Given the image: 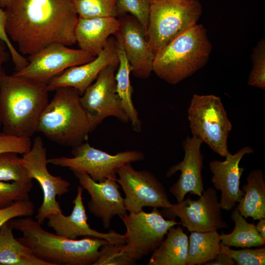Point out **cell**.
Instances as JSON below:
<instances>
[{
    "instance_id": "cell-1",
    "label": "cell",
    "mask_w": 265,
    "mask_h": 265,
    "mask_svg": "<svg viewBox=\"0 0 265 265\" xmlns=\"http://www.w3.org/2000/svg\"><path fill=\"white\" fill-rule=\"evenodd\" d=\"M6 33L23 55L53 43L72 46L79 16L72 0H10L5 8Z\"/></svg>"
},
{
    "instance_id": "cell-2",
    "label": "cell",
    "mask_w": 265,
    "mask_h": 265,
    "mask_svg": "<svg viewBox=\"0 0 265 265\" xmlns=\"http://www.w3.org/2000/svg\"><path fill=\"white\" fill-rule=\"evenodd\" d=\"M47 84L0 71V115L3 133L30 138L49 103Z\"/></svg>"
},
{
    "instance_id": "cell-3",
    "label": "cell",
    "mask_w": 265,
    "mask_h": 265,
    "mask_svg": "<svg viewBox=\"0 0 265 265\" xmlns=\"http://www.w3.org/2000/svg\"><path fill=\"white\" fill-rule=\"evenodd\" d=\"M9 222L23 234L18 240L49 265H93L101 246L108 242L93 237L71 239L50 233L31 216L13 218Z\"/></svg>"
},
{
    "instance_id": "cell-4",
    "label": "cell",
    "mask_w": 265,
    "mask_h": 265,
    "mask_svg": "<svg viewBox=\"0 0 265 265\" xmlns=\"http://www.w3.org/2000/svg\"><path fill=\"white\" fill-rule=\"evenodd\" d=\"M212 50L206 29L196 24L155 54L153 72L167 83L176 84L203 68Z\"/></svg>"
},
{
    "instance_id": "cell-5",
    "label": "cell",
    "mask_w": 265,
    "mask_h": 265,
    "mask_svg": "<svg viewBox=\"0 0 265 265\" xmlns=\"http://www.w3.org/2000/svg\"><path fill=\"white\" fill-rule=\"evenodd\" d=\"M42 112L36 132L59 145L74 147L87 140L92 132L76 88L61 87Z\"/></svg>"
},
{
    "instance_id": "cell-6",
    "label": "cell",
    "mask_w": 265,
    "mask_h": 265,
    "mask_svg": "<svg viewBox=\"0 0 265 265\" xmlns=\"http://www.w3.org/2000/svg\"><path fill=\"white\" fill-rule=\"evenodd\" d=\"M202 13L198 0H151L146 37L154 54L196 25Z\"/></svg>"
},
{
    "instance_id": "cell-7",
    "label": "cell",
    "mask_w": 265,
    "mask_h": 265,
    "mask_svg": "<svg viewBox=\"0 0 265 265\" xmlns=\"http://www.w3.org/2000/svg\"><path fill=\"white\" fill-rule=\"evenodd\" d=\"M187 114L192 136L222 157L230 153L227 142L232 125L220 97L211 94H193Z\"/></svg>"
},
{
    "instance_id": "cell-8",
    "label": "cell",
    "mask_w": 265,
    "mask_h": 265,
    "mask_svg": "<svg viewBox=\"0 0 265 265\" xmlns=\"http://www.w3.org/2000/svg\"><path fill=\"white\" fill-rule=\"evenodd\" d=\"M72 158L61 157L48 159V163L69 168L73 172L85 173L96 182L116 179L118 169L127 163L143 160L145 155L137 150H128L111 155L84 142L73 147Z\"/></svg>"
},
{
    "instance_id": "cell-9",
    "label": "cell",
    "mask_w": 265,
    "mask_h": 265,
    "mask_svg": "<svg viewBox=\"0 0 265 265\" xmlns=\"http://www.w3.org/2000/svg\"><path fill=\"white\" fill-rule=\"evenodd\" d=\"M126 226L123 249L137 261L153 252L161 243L169 229L181 225L175 219H165L158 208L150 212L142 211L119 217Z\"/></svg>"
},
{
    "instance_id": "cell-10",
    "label": "cell",
    "mask_w": 265,
    "mask_h": 265,
    "mask_svg": "<svg viewBox=\"0 0 265 265\" xmlns=\"http://www.w3.org/2000/svg\"><path fill=\"white\" fill-rule=\"evenodd\" d=\"M47 149L41 137H36L30 150L23 154L22 161L29 177L36 180L43 193V201L35 217L42 225L47 217L62 212L56 196L60 197L69 191L70 184L61 176L52 175L48 170Z\"/></svg>"
},
{
    "instance_id": "cell-11",
    "label": "cell",
    "mask_w": 265,
    "mask_h": 265,
    "mask_svg": "<svg viewBox=\"0 0 265 265\" xmlns=\"http://www.w3.org/2000/svg\"><path fill=\"white\" fill-rule=\"evenodd\" d=\"M221 210L217 190L210 187L198 199L188 197L180 203L172 204L170 208H163L160 212L169 219L179 217L188 232H207L229 228Z\"/></svg>"
},
{
    "instance_id": "cell-12",
    "label": "cell",
    "mask_w": 265,
    "mask_h": 265,
    "mask_svg": "<svg viewBox=\"0 0 265 265\" xmlns=\"http://www.w3.org/2000/svg\"><path fill=\"white\" fill-rule=\"evenodd\" d=\"M116 181L125 194L124 205L130 213L139 212L144 207L172 206L164 186L150 171L137 170L127 163L118 169Z\"/></svg>"
},
{
    "instance_id": "cell-13",
    "label": "cell",
    "mask_w": 265,
    "mask_h": 265,
    "mask_svg": "<svg viewBox=\"0 0 265 265\" xmlns=\"http://www.w3.org/2000/svg\"><path fill=\"white\" fill-rule=\"evenodd\" d=\"M95 57L80 49H71L61 43H53L29 55L27 65L13 74L47 84L66 69L88 62Z\"/></svg>"
},
{
    "instance_id": "cell-14",
    "label": "cell",
    "mask_w": 265,
    "mask_h": 265,
    "mask_svg": "<svg viewBox=\"0 0 265 265\" xmlns=\"http://www.w3.org/2000/svg\"><path fill=\"white\" fill-rule=\"evenodd\" d=\"M118 66L109 65L104 68L96 81L80 96V103L87 116L91 132L107 117H114L124 123L129 122L116 92L115 73Z\"/></svg>"
},
{
    "instance_id": "cell-15",
    "label": "cell",
    "mask_w": 265,
    "mask_h": 265,
    "mask_svg": "<svg viewBox=\"0 0 265 265\" xmlns=\"http://www.w3.org/2000/svg\"><path fill=\"white\" fill-rule=\"evenodd\" d=\"M119 26L114 34L117 43L123 50L137 78H148L153 72L155 54L147 40L141 24L133 16L125 14L117 17Z\"/></svg>"
},
{
    "instance_id": "cell-16",
    "label": "cell",
    "mask_w": 265,
    "mask_h": 265,
    "mask_svg": "<svg viewBox=\"0 0 265 265\" xmlns=\"http://www.w3.org/2000/svg\"><path fill=\"white\" fill-rule=\"evenodd\" d=\"M80 186L86 190L91 196L87 203L90 213L101 219L104 229L111 226L115 216L127 214L124 198L119 191L120 185L116 179H107L103 182H96L89 175L80 172H73Z\"/></svg>"
},
{
    "instance_id": "cell-17",
    "label": "cell",
    "mask_w": 265,
    "mask_h": 265,
    "mask_svg": "<svg viewBox=\"0 0 265 265\" xmlns=\"http://www.w3.org/2000/svg\"><path fill=\"white\" fill-rule=\"evenodd\" d=\"M202 141L192 136H187L183 142L185 155L183 160L171 166L166 176L169 178L178 171L181 172L178 181L169 188L177 203L182 202L189 193L201 196L204 190L202 170L204 157L201 151Z\"/></svg>"
},
{
    "instance_id": "cell-18",
    "label": "cell",
    "mask_w": 265,
    "mask_h": 265,
    "mask_svg": "<svg viewBox=\"0 0 265 265\" xmlns=\"http://www.w3.org/2000/svg\"><path fill=\"white\" fill-rule=\"evenodd\" d=\"M253 152L251 147L246 146L234 154L230 153L225 160L215 159L209 163L212 174L211 182L214 188L221 191L219 204L221 210L233 209L244 195L240 184L244 168L240 167L239 163L245 155Z\"/></svg>"
},
{
    "instance_id": "cell-19",
    "label": "cell",
    "mask_w": 265,
    "mask_h": 265,
    "mask_svg": "<svg viewBox=\"0 0 265 265\" xmlns=\"http://www.w3.org/2000/svg\"><path fill=\"white\" fill-rule=\"evenodd\" d=\"M119 63L116 41L115 38L110 37L106 47L93 60L66 69L48 82L47 90L50 92L61 87H71L82 95L104 68L118 66Z\"/></svg>"
},
{
    "instance_id": "cell-20",
    "label": "cell",
    "mask_w": 265,
    "mask_h": 265,
    "mask_svg": "<svg viewBox=\"0 0 265 265\" xmlns=\"http://www.w3.org/2000/svg\"><path fill=\"white\" fill-rule=\"evenodd\" d=\"M83 188L78 186L77 193L73 201L74 207L71 213L67 216L62 212L52 214L47 217V225L53 229L55 234L71 239L85 236L103 238L110 244L125 243L124 235L114 230L105 233L92 229L87 223L88 217L83 203Z\"/></svg>"
},
{
    "instance_id": "cell-21",
    "label": "cell",
    "mask_w": 265,
    "mask_h": 265,
    "mask_svg": "<svg viewBox=\"0 0 265 265\" xmlns=\"http://www.w3.org/2000/svg\"><path fill=\"white\" fill-rule=\"evenodd\" d=\"M119 26L118 18L115 17H79L75 29L76 43L80 49L96 56L106 47L109 36L114 35Z\"/></svg>"
},
{
    "instance_id": "cell-22",
    "label": "cell",
    "mask_w": 265,
    "mask_h": 265,
    "mask_svg": "<svg viewBox=\"0 0 265 265\" xmlns=\"http://www.w3.org/2000/svg\"><path fill=\"white\" fill-rule=\"evenodd\" d=\"M152 253L148 265H187L188 237L180 225L171 227Z\"/></svg>"
},
{
    "instance_id": "cell-23",
    "label": "cell",
    "mask_w": 265,
    "mask_h": 265,
    "mask_svg": "<svg viewBox=\"0 0 265 265\" xmlns=\"http://www.w3.org/2000/svg\"><path fill=\"white\" fill-rule=\"evenodd\" d=\"M247 183L242 186L244 192L236 209L245 218L253 220L265 218V182L262 170L255 169L246 178Z\"/></svg>"
},
{
    "instance_id": "cell-24",
    "label": "cell",
    "mask_w": 265,
    "mask_h": 265,
    "mask_svg": "<svg viewBox=\"0 0 265 265\" xmlns=\"http://www.w3.org/2000/svg\"><path fill=\"white\" fill-rule=\"evenodd\" d=\"M9 221L0 229V265H49L16 238Z\"/></svg>"
},
{
    "instance_id": "cell-25",
    "label": "cell",
    "mask_w": 265,
    "mask_h": 265,
    "mask_svg": "<svg viewBox=\"0 0 265 265\" xmlns=\"http://www.w3.org/2000/svg\"><path fill=\"white\" fill-rule=\"evenodd\" d=\"M119 63L115 74L116 92L121 100L122 106L131 122L133 130H141V123L138 113L133 103V87L130 80L131 66L122 47L116 42Z\"/></svg>"
},
{
    "instance_id": "cell-26",
    "label": "cell",
    "mask_w": 265,
    "mask_h": 265,
    "mask_svg": "<svg viewBox=\"0 0 265 265\" xmlns=\"http://www.w3.org/2000/svg\"><path fill=\"white\" fill-rule=\"evenodd\" d=\"M220 235L217 230L190 232L187 265H201L214 259L221 251Z\"/></svg>"
},
{
    "instance_id": "cell-27",
    "label": "cell",
    "mask_w": 265,
    "mask_h": 265,
    "mask_svg": "<svg viewBox=\"0 0 265 265\" xmlns=\"http://www.w3.org/2000/svg\"><path fill=\"white\" fill-rule=\"evenodd\" d=\"M230 217L235 223L234 228L229 234H220L222 244L237 248L261 247L265 244V239L257 230L256 225L248 223L236 208L232 212Z\"/></svg>"
},
{
    "instance_id": "cell-28",
    "label": "cell",
    "mask_w": 265,
    "mask_h": 265,
    "mask_svg": "<svg viewBox=\"0 0 265 265\" xmlns=\"http://www.w3.org/2000/svg\"><path fill=\"white\" fill-rule=\"evenodd\" d=\"M18 154L11 151L0 152V181L21 183L32 182L22 158Z\"/></svg>"
},
{
    "instance_id": "cell-29",
    "label": "cell",
    "mask_w": 265,
    "mask_h": 265,
    "mask_svg": "<svg viewBox=\"0 0 265 265\" xmlns=\"http://www.w3.org/2000/svg\"><path fill=\"white\" fill-rule=\"evenodd\" d=\"M78 16L85 19L118 17L115 0H72Z\"/></svg>"
},
{
    "instance_id": "cell-30",
    "label": "cell",
    "mask_w": 265,
    "mask_h": 265,
    "mask_svg": "<svg viewBox=\"0 0 265 265\" xmlns=\"http://www.w3.org/2000/svg\"><path fill=\"white\" fill-rule=\"evenodd\" d=\"M33 185L32 182L21 183L0 181V209L8 207L15 202L29 199Z\"/></svg>"
},
{
    "instance_id": "cell-31",
    "label": "cell",
    "mask_w": 265,
    "mask_h": 265,
    "mask_svg": "<svg viewBox=\"0 0 265 265\" xmlns=\"http://www.w3.org/2000/svg\"><path fill=\"white\" fill-rule=\"evenodd\" d=\"M151 0H115L118 17L128 14L134 17L147 32Z\"/></svg>"
},
{
    "instance_id": "cell-32",
    "label": "cell",
    "mask_w": 265,
    "mask_h": 265,
    "mask_svg": "<svg viewBox=\"0 0 265 265\" xmlns=\"http://www.w3.org/2000/svg\"><path fill=\"white\" fill-rule=\"evenodd\" d=\"M253 66L250 73L248 85L265 89V41L262 38L253 48L251 54Z\"/></svg>"
},
{
    "instance_id": "cell-33",
    "label": "cell",
    "mask_w": 265,
    "mask_h": 265,
    "mask_svg": "<svg viewBox=\"0 0 265 265\" xmlns=\"http://www.w3.org/2000/svg\"><path fill=\"white\" fill-rule=\"evenodd\" d=\"M122 244L108 242L102 246L98 259L93 265H135L137 261L123 249Z\"/></svg>"
},
{
    "instance_id": "cell-34",
    "label": "cell",
    "mask_w": 265,
    "mask_h": 265,
    "mask_svg": "<svg viewBox=\"0 0 265 265\" xmlns=\"http://www.w3.org/2000/svg\"><path fill=\"white\" fill-rule=\"evenodd\" d=\"M230 256L237 265H264L265 247L235 250L221 243V251Z\"/></svg>"
},
{
    "instance_id": "cell-35",
    "label": "cell",
    "mask_w": 265,
    "mask_h": 265,
    "mask_svg": "<svg viewBox=\"0 0 265 265\" xmlns=\"http://www.w3.org/2000/svg\"><path fill=\"white\" fill-rule=\"evenodd\" d=\"M34 211V205L29 199L17 201L8 207L0 209V229L6 222L17 217L31 216Z\"/></svg>"
},
{
    "instance_id": "cell-36",
    "label": "cell",
    "mask_w": 265,
    "mask_h": 265,
    "mask_svg": "<svg viewBox=\"0 0 265 265\" xmlns=\"http://www.w3.org/2000/svg\"><path fill=\"white\" fill-rule=\"evenodd\" d=\"M6 14L0 6V40L5 44L15 66V71H18L26 66L27 58L21 54L14 47L6 31Z\"/></svg>"
},
{
    "instance_id": "cell-37",
    "label": "cell",
    "mask_w": 265,
    "mask_h": 265,
    "mask_svg": "<svg viewBox=\"0 0 265 265\" xmlns=\"http://www.w3.org/2000/svg\"><path fill=\"white\" fill-rule=\"evenodd\" d=\"M31 145L30 138L0 133V152L11 151L23 155L30 150Z\"/></svg>"
},
{
    "instance_id": "cell-38",
    "label": "cell",
    "mask_w": 265,
    "mask_h": 265,
    "mask_svg": "<svg viewBox=\"0 0 265 265\" xmlns=\"http://www.w3.org/2000/svg\"><path fill=\"white\" fill-rule=\"evenodd\" d=\"M205 265H235V261L228 255L220 252L215 258L204 264Z\"/></svg>"
},
{
    "instance_id": "cell-39",
    "label": "cell",
    "mask_w": 265,
    "mask_h": 265,
    "mask_svg": "<svg viewBox=\"0 0 265 265\" xmlns=\"http://www.w3.org/2000/svg\"><path fill=\"white\" fill-rule=\"evenodd\" d=\"M5 44L0 40V71L3 70L2 66L7 62L10 56Z\"/></svg>"
},
{
    "instance_id": "cell-40",
    "label": "cell",
    "mask_w": 265,
    "mask_h": 265,
    "mask_svg": "<svg viewBox=\"0 0 265 265\" xmlns=\"http://www.w3.org/2000/svg\"><path fill=\"white\" fill-rule=\"evenodd\" d=\"M257 230L260 234L263 239H265V219L262 218L259 220V222L256 225Z\"/></svg>"
},
{
    "instance_id": "cell-41",
    "label": "cell",
    "mask_w": 265,
    "mask_h": 265,
    "mask_svg": "<svg viewBox=\"0 0 265 265\" xmlns=\"http://www.w3.org/2000/svg\"><path fill=\"white\" fill-rule=\"evenodd\" d=\"M10 2V0H0V6L3 8L7 7Z\"/></svg>"
},
{
    "instance_id": "cell-42",
    "label": "cell",
    "mask_w": 265,
    "mask_h": 265,
    "mask_svg": "<svg viewBox=\"0 0 265 265\" xmlns=\"http://www.w3.org/2000/svg\"><path fill=\"white\" fill-rule=\"evenodd\" d=\"M1 127V118H0V129Z\"/></svg>"
},
{
    "instance_id": "cell-43",
    "label": "cell",
    "mask_w": 265,
    "mask_h": 265,
    "mask_svg": "<svg viewBox=\"0 0 265 265\" xmlns=\"http://www.w3.org/2000/svg\"><path fill=\"white\" fill-rule=\"evenodd\" d=\"M186 0V1H192V0Z\"/></svg>"
}]
</instances>
